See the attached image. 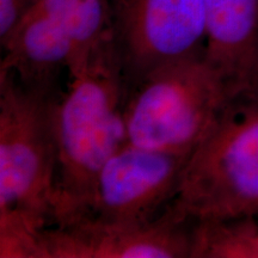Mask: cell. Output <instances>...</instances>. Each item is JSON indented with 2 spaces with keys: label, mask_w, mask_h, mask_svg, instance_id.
I'll use <instances>...</instances> for the list:
<instances>
[{
  "label": "cell",
  "mask_w": 258,
  "mask_h": 258,
  "mask_svg": "<svg viewBox=\"0 0 258 258\" xmlns=\"http://www.w3.org/2000/svg\"><path fill=\"white\" fill-rule=\"evenodd\" d=\"M196 224L175 200L147 221L83 217L42 230L40 258H192Z\"/></svg>",
  "instance_id": "8992f818"
},
{
  "label": "cell",
  "mask_w": 258,
  "mask_h": 258,
  "mask_svg": "<svg viewBox=\"0 0 258 258\" xmlns=\"http://www.w3.org/2000/svg\"><path fill=\"white\" fill-rule=\"evenodd\" d=\"M256 217H257V219H258V214H256Z\"/></svg>",
  "instance_id": "7c38bea8"
},
{
  "label": "cell",
  "mask_w": 258,
  "mask_h": 258,
  "mask_svg": "<svg viewBox=\"0 0 258 258\" xmlns=\"http://www.w3.org/2000/svg\"><path fill=\"white\" fill-rule=\"evenodd\" d=\"M205 57L231 96L258 91V0H205Z\"/></svg>",
  "instance_id": "ba28073f"
},
{
  "label": "cell",
  "mask_w": 258,
  "mask_h": 258,
  "mask_svg": "<svg viewBox=\"0 0 258 258\" xmlns=\"http://www.w3.org/2000/svg\"><path fill=\"white\" fill-rule=\"evenodd\" d=\"M115 56L127 90L160 67L205 55V0H110Z\"/></svg>",
  "instance_id": "5b68a950"
},
{
  "label": "cell",
  "mask_w": 258,
  "mask_h": 258,
  "mask_svg": "<svg viewBox=\"0 0 258 258\" xmlns=\"http://www.w3.org/2000/svg\"><path fill=\"white\" fill-rule=\"evenodd\" d=\"M59 95L30 90L12 72H0V219L23 222L35 233L53 219Z\"/></svg>",
  "instance_id": "7a4b0ae2"
},
{
  "label": "cell",
  "mask_w": 258,
  "mask_h": 258,
  "mask_svg": "<svg viewBox=\"0 0 258 258\" xmlns=\"http://www.w3.org/2000/svg\"><path fill=\"white\" fill-rule=\"evenodd\" d=\"M4 57L0 72H12L25 88L59 93L56 83L63 69L69 71L73 44L63 22L32 9L2 43Z\"/></svg>",
  "instance_id": "9c48e42d"
},
{
  "label": "cell",
  "mask_w": 258,
  "mask_h": 258,
  "mask_svg": "<svg viewBox=\"0 0 258 258\" xmlns=\"http://www.w3.org/2000/svg\"><path fill=\"white\" fill-rule=\"evenodd\" d=\"M231 97L205 55L160 67L125 90L128 143L192 154Z\"/></svg>",
  "instance_id": "277c9868"
},
{
  "label": "cell",
  "mask_w": 258,
  "mask_h": 258,
  "mask_svg": "<svg viewBox=\"0 0 258 258\" xmlns=\"http://www.w3.org/2000/svg\"><path fill=\"white\" fill-rule=\"evenodd\" d=\"M190 156L125 144L97 176L83 217L103 221L156 218L176 199Z\"/></svg>",
  "instance_id": "52a82bcc"
},
{
  "label": "cell",
  "mask_w": 258,
  "mask_h": 258,
  "mask_svg": "<svg viewBox=\"0 0 258 258\" xmlns=\"http://www.w3.org/2000/svg\"><path fill=\"white\" fill-rule=\"evenodd\" d=\"M175 202L196 221L258 214V91L228 99L190 156Z\"/></svg>",
  "instance_id": "3957f363"
},
{
  "label": "cell",
  "mask_w": 258,
  "mask_h": 258,
  "mask_svg": "<svg viewBox=\"0 0 258 258\" xmlns=\"http://www.w3.org/2000/svg\"><path fill=\"white\" fill-rule=\"evenodd\" d=\"M32 9L63 22L73 44L71 77L85 70L90 61L112 42L110 0H38Z\"/></svg>",
  "instance_id": "30bf717a"
},
{
  "label": "cell",
  "mask_w": 258,
  "mask_h": 258,
  "mask_svg": "<svg viewBox=\"0 0 258 258\" xmlns=\"http://www.w3.org/2000/svg\"><path fill=\"white\" fill-rule=\"evenodd\" d=\"M124 82L112 42L71 77L57 97L53 122L56 144L53 225L82 218L97 176L109 158L128 144Z\"/></svg>",
  "instance_id": "6da1fadb"
},
{
  "label": "cell",
  "mask_w": 258,
  "mask_h": 258,
  "mask_svg": "<svg viewBox=\"0 0 258 258\" xmlns=\"http://www.w3.org/2000/svg\"><path fill=\"white\" fill-rule=\"evenodd\" d=\"M38 0H0V42L10 36Z\"/></svg>",
  "instance_id": "8fae6325"
}]
</instances>
